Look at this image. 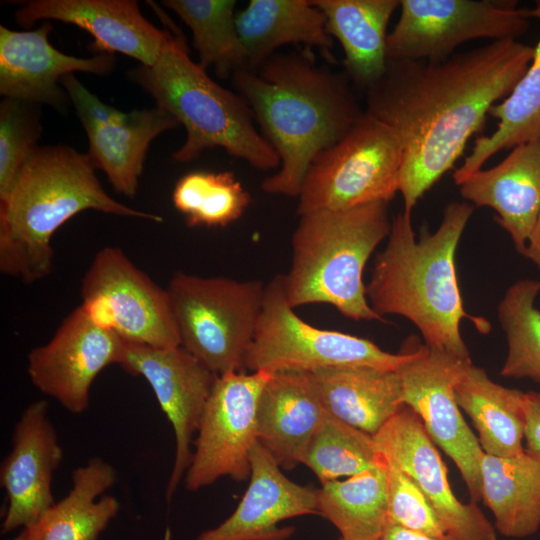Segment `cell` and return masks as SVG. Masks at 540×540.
Segmentation results:
<instances>
[{"instance_id": "cell-1", "label": "cell", "mask_w": 540, "mask_h": 540, "mask_svg": "<svg viewBox=\"0 0 540 540\" xmlns=\"http://www.w3.org/2000/svg\"><path fill=\"white\" fill-rule=\"evenodd\" d=\"M534 47L516 39L491 41L441 61L388 59L365 90L364 111L389 126L403 149L399 192L404 211L463 154L482 131L490 109L524 75Z\"/></svg>"}, {"instance_id": "cell-2", "label": "cell", "mask_w": 540, "mask_h": 540, "mask_svg": "<svg viewBox=\"0 0 540 540\" xmlns=\"http://www.w3.org/2000/svg\"><path fill=\"white\" fill-rule=\"evenodd\" d=\"M231 78L280 159L261 184L267 194L298 197L314 159L365 112L347 78L318 67L309 55L276 52Z\"/></svg>"}, {"instance_id": "cell-3", "label": "cell", "mask_w": 540, "mask_h": 540, "mask_svg": "<svg viewBox=\"0 0 540 540\" xmlns=\"http://www.w3.org/2000/svg\"><path fill=\"white\" fill-rule=\"evenodd\" d=\"M473 210L468 202L447 204L439 227L432 233L422 227L418 238L411 213L396 214L365 285L367 300L381 318L408 319L428 348L463 360L471 358L461 336L462 320L473 321L481 333L490 329L486 320L465 311L456 273V250Z\"/></svg>"}, {"instance_id": "cell-4", "label": "cell", "mask_w": 540, "mask_h": 540, "mask_svg": "<svg viewBox=\"0 0 540 540\" xmlns=\"http://www.w3.org/2000/svg\"><path fill=\"white\" fill-rule=\"evenodd\" d=\"M89 209L162 221L110 197L87 154L65 145L37 147L0 201L1 272L26 283L46 277L53 263L52 236Z\"/></svg>"}, {"instance_id": "cell-5", "label": "cell", "mask_w": 540, "mask_h": 540, "mask_svg": "<svg viewBox=\"0 0 540 540\" xmlns=\"http://www.w3.org/2000/svg\"><path fill=\"white\" fill-rule=\"evenodd\" d=\"M167 30L152 66L139 65L130 77L170 113L186 131L173 159L185 163L208 149L221 148L255 169H278L280 159L254 125L245 100L215 82L188 51L183 33L158 4L147 1Z\"/></svg>"}, {"instance_id": "cell-6", "label": "cell", "mask_w": 540, "mask_h": 540, "mask_svg": "<svg viewBox=\"0 0 540 540\" xmlns=\"http://www.w3.org/2000/svg\"><path fill=\"white\" fill-rule=\"evenodd\" d=\"M387 202L300 216L291 238L292 258L283 274L289 304H329L352 320L384 321L370 306L363 270L389 236Z\"/></svg>"}, {"instance_id": "cell-7", "label": "cell", "mask_w": 540, "mask_h": 540, "mask_svg": "<svg viewBox=\"0 0 540 540\" xmlns=\"http://www.w3.org/2000/svg\"><path fill=\"white\" fill-rule=\"evenodd\" d=\"M264 291L259 280L176 272L167 292L180 346L217 375L242 371Z\"/></svg>"}, {"instance_id": "cell-8", "label": "cell", "mask_w": 540, "mask_h": 540, "mask_svg": "<svg viewBox=\"0 0 540 540\" xmlns=\"http://www.w3.org/2000/svg\"><path fill=\"white\" fill-rule=\"evenodd\" d=\"M412 355L413 348L390 353L369 339L305 322L289 304L283 274H278L265 285L262 310L244 368L269 373H312L358 366L398 370Z\"/></svg>"}, {"instance_id": "cell-9", "label": "cell", "mask_w": 540, "mask_h": 540, "mask_svg": "<svg viewBox=\"0 0 540 540\" xmlns=\"http://www.w3.org/2000/svg\"><path fill=\"white\" fill-rule=\"evenodd\" d=\"M403 149L395 132L364 114L311 163L298 195L299 216L389 203L399 192Z\"/></svg>"}, {"instance_id": "cell-10", "label": "cell", "mask_w": 540, "mask_h": 540, "mask_svg": "<svg viewBox=\"0 0 540 540\" xmlns=\"http://www.w3.org/2000/svg\"><path fill=\"white\" fill-rule=\"evenodd\" d=\"M80 307L125 343L180 346L167 289L137 268L120 248L104 247L84 274Z\"/></svg>"}, {"instance_id": "cell-11", "label": "cell", "mask_w": 540, "mask_h": 540, "mask_svg": "<svg viewBox=\"0 0 540 540\" xmlns=\"http://www.w3.org/2000/svg\"><path fill=\"white\" fill-rule=\"evenodd\" d=\"M527 9L505 0H400L387 36L388 59L441 61L465 42L516 39L530 26Z\"/></svg>"}, {"instance_id": "cell-12", "label": "cell", "mask_w": 540, "mask_h": 540, "mask_svg": "<svg viewBox=\"0 0 540 540\" xmlns=\"http://www.w3.org/2000/svg\"><path fill=\"white\" fill-rule=\"evenodd\" d=\"M270 375L260 370L217 376L184 476L187 490L197 491L222 477L249 479L251 451L258 442L257 404Z\"/></svg>"}, {"instance_id": "cell-13", "label": "cell", "mask_w": 540, "mask_h": 540, "mask_svg": "<svg viewBox=\"0 0 540 540\" xmlns=\"http://www.w3.org/2000/svg\"><path fill=\"white\" fill-rule=\"evenodd\" d=\"M472 362L428 348H413L397 373L401 401L421 419L428 435L456 464L472 502L481 500V458L478 438L466 424L455 398V384Z\"/></svg>"}, {"instance_id": "cell-14", "label": "cell", "mask_w": 540, "mask_h": 540, "mask_svg": "<svg viewBox=\"0 0 540 540\" xmlns=\"http://www.w3.org/2000/svg\"><path fill=\"white\" fill-rule=\"evenodd\" d=\"M119 365L148 382L173 428L175 457L165 491L169 502L190 464L193 436L218 375L181 346L154 348L124 342Z\"/></svg>"}, {"instance_id": "cell-15", "label": "cell", "mask_w": 540, "mask_h": 540, "mask_svg": "<svg viewBox=\"0 0 540 540\" xmlns=\"http://www.w3.org/2000/svg\"><path fill=\"white\" fill-rule=\"evenodd\" d=\"M123 346V340L79 306L46 344L29 352L27 372L39 391L70 413L81 414L89 406L94 380L109 365H119Z\"/></svg>"}, {"instance_id": "cell-16", "label": "cell", "mask_w": 540, "mask_h": 540, "mask_svg": "<svg viewBox=\"0 0 540 540\" xmlns=\"http://www.w3.org/2000/svg\"><path fill=\"white\" fill-rule=\"evenodd\" d=\"M377 449L420 488L444 527L448 540H497L495 527L477 503L453 493L446 466L421 419L403 406L375 435Z\"/></svg>"}, {"instance_id": "cell-17", "label": "cell", "mask_w": 540, "mask_h": 540, "mask_svg": "<svg viewBox=\"0 0 540 540\" xmlns=\"http://www.w3.org/2000/svg\"><path fill=\"white\" fill-rule=\"evenodd\" d=\"M62 459L47 401L31 403L13 429L11 449L1 464L0 483L8 500L2 533L37 523L55 505L53 474Z\"/></svg>"}, {"instance_id": "cell-18", "label": "cell", "mask_w": 540, "mask_h": 540, "mask_svg": "<svg viewBox=\"0 0 540 540\" xmlns=\"http://www.w3.org/2000/svg\"><path fill=\"white\" fill-rule=\"evenodd\" d=\"M51 30L49 21L28 31L0 26V94L62 112L69 99L60 83L62 77L75 72L107 75L115 66V57L67 55L50 43Z\"/></svg>"}, {"instance_id": "cell-19", "label": "cell", "mask_w": 540, "mask_h": 540, "mask_svg": "<svg viewBox=\"0 0 540 540\" xmlns=\"http://www.w3.org/2000/svg\"><path fill=\"white\" fill-rule=\"evenodd\" d=\"M15 19L23 27L38 20L73 24L93 37L94 55L121 53L144 66L157 61L167 35L142 15L135 0H34L17 10Z\"/></svg>"}, {"instance_id": "cell-20", "label": "cell", "mask_w": 540, "mask_h": 540, "mask_svg": "<svg viewBox=\"0 0 540 540\" xmlns=\"http://www.w3.org/2000/svg\"><path fill=\"white\" fill-rule=\"evenodd\" d=\"M249 485L234 512L195 540H286L291 528L279 523L318 514L316 489L291 481L258 442L251 451Z\"/></svg>"}, {"instance_id": "cell-21", "label": "cell", "mask_w": 540, "mask_h": 540, "mask_svg": "<svg viewBox=\"0 0 540 540\" xmlns=\"http://www.w3.org/2000/svg\"><path fill=\"white\" fill-rule=\"evenodd\" d=\"M326 414L311 372L271 373L257 404V441L282 469H293Z\"/></svg>"}, {"instance_id": "cell-22", "label": "cell", "mask_w": 540, "mask_h": 540, "mask_svg": "<svg viewBox=\"0 0 540 540\" xmlns=\"http://www.w3.org/2000/svg\"><path fill=\"white\" fill-rule=\"evenodd\" d=\"M458 186L472 205L497 213L495 221L523 255L540 213V137L512 148L496 166L479 169Z\"/></svg>"}, {"instance_id": "cell-23", "label": "cell", "mask_w": 540, "mask_h": 540, "mask_svg": "<svg viewBox=\"0 0 540 540\" xmlns=\"http://www.w3.org/2000/svg\"><path fill=\"white\" fill-rule=\"evenodd\" d=\"M340 43L348 78L366 90L384 74L388 62L387 26L400 0H312Z\"/></svg>"}, {"instance_id": "cell-24", "label": "cell", "mask_w": 540, "mask_h": 540, "mask_svg": "<svg viewBox=\"0 0 540 540\" xmlns=\"http://www.w3.org/2000/svg\"><path fill=\"white\" fill-rule=\"evenodd\" d=\"M236 26L246 68L258 67L288 44L319 48L331 56L333 40L326 18L312 0H250L236 13Z\"/></svg>"}, {"instance_id": "cell-25", "label": "cell", "mask_w": 540, "mask_h": 540, "mask_svg": "<svg viewBox=\"0 0 540 540\" xmlns=\"http://www.w3.org/2000/svg\"><path fill=\"white\" fill-rule=\"evenodd\" d=\"M312 375L325 411L371 436L404 406L397 370L358 366Z\"/></svg>"}, {"instance_id": "cell-26", "label": "cell", "mask_w": 540, "mask_h": 540, "mask_svg": "<svg viewBox=\"0 0 540 540\" xmlns=\"http://www.w3.org/2000/svg\"><path fill=\"white\" fill-rule=\"evenodd\" d=\"M455 398L478 431L484 453L497 457L525 453V392L494 382L470 362L455 384Z\"/></svg>"}, {"instance_id": "cell-27", "label": "cell", "mask_w": 540, "mask_h": 540, "mask_svg": "<svg viewBox=\"0 0 540 540\" xmlns=\"http://www.w3.org/2000/svg\"><path fill=\"white\" fill-rule=\"evenodd\" d=\"M179 125L176 118L158 106L135 109L121 122L86 131L87 155L94 168L105 173L115 191L133 198L151 142Z\"/></svg>"}, {"instance_id": "cell-28", "label": "cell", "mask_w": 540, "mask_h": 540, "mask_svg": "<svg viewBox=\"0 0 540 540\" xmlns=\"http://www.w3.org/2000/svg\"><path fill=\"white\" fill-rule=\"evenodd\" d=\"M481 500L492 512L495 529L524 538L540 527V463L526 452L513 457L484 453Z\"/></svg>"}, {"instance_id": "cell-29", "label": "cell", "mask_w": 540, "mask_h": 540, "mask_svg": "<svg viewBox=\"0 0 540 540\" xmlns=\"http://www.w3.org/2000/svg\"><path fill=\"white\" fill-rule=\"evenodd\" d=\"M316 496L318 514L337 528L341 540H380L388 523L385 458L344 480L323 483Z\"/></svg>"}, {"instance_id": "cell-30", "label": "cell", "mask_w": 540, "mask_h": 540, "mask_svg": "<svg viewBox=\"0 0 540 540\" xmlns=\"http://www.w3.org/2000/svg\"><path fill=\"white\" fill-rule=\"evenodd\" d=\"M528 14L540 20V1ZM489 115L499 120L497 128L488 136L477 137L471 152L453 173L456 185L481 169L494 154L540 137V38L526 72Z\"/></svg>"}, {"instance_id": "cell-31", "label": "cell", "mask_w": 540, "mask_h": 540, "mask_svg": "<svg viewBox=\"0 0 540 540\" xmlns=\"http://www.w3.org/2000/svg\"><path fill=\"white\" fill-rule=\"evenodd\" d=\"M116 478L113 466L100 457L74 469L69 493L47 512L43 540H98L120 509L114 496L103 495Z\"/></svg>"}, {"instance_id": "cell-32", "label": "cell", "mask_w": 540, "mask_h": 540, "mask_svg": "<svg viewBox=\"0 0 540 540\" xmlns=\"http://www.w3.org/2000/svg\"><path fill=\"white\" fill-rule=\"evenodd\" d=\"M235 0H165L191 30L199 65L212 66L222 79L246 68V54L236 26Z\"/></svg>"}, {"instance_id": "cell-33", "label": "cell", "mask_w": 540, "mask_h": 540, "mask_svg": "<svg viewBox=\"0 0 540 540\" xmlns=\"http://www.w3.org/2000/svg\"><path fill=\"white\" fill-rule=\"evenodd\" d=\"M539 293V280L520 279L506 290L497 312L508 347L501 375L540 384V310L535 305Z\"/></svg>"}, {"instance_id": "cell-34", "label": "cell", "mask_w": 540, "mask_h": 540, "mask_svg": "<svg viewBox=\"0 0 540 540\" xmlns=\"http://www.w3.org/2000/svg\"><path fill=\"white\" fill-rule=\"evenodd\" d=\"M172 201L190 227H225L244 214L251 196L233 172L197 170L177 181Z\"/></svg>"}, {"instance_id": "cell-35", "label": "cell", "mask_w": 540, "mask_h": 540, "mask_svg": "<svg viewBox=\"0 0 540 540\" xmlns=\"http://www.w3.org/2000/svg\"><path fill=\"white\" fill-rule=\"evenodd\" d=\"M381 458L373 436L326 414L304 459L321 484L349 477Z\"/></svg>"}, {"instance_id": "cell-36", "label": "cell", "mask_w": 540, "mask_h": 540, "mask_svg": "<svg viewBox=\"0 0 540 540\" xmlns=\"http://www.w3.org/2000/svg\"><path fill=\"white\" fill-rule=\"evenodd\" d=\"M39 105L4 98L0 104V201L8 195L18 173L38 147L41 135Z\"/></svg>"}, {"instance_id": "cell-37", "label": "cell", "mask_w": 540, "mask_h": 540, "mask_svg": "<svg viewBox=\"0 0 540 540\" xmlns=\"http://www.w3.org/2000/svg\"><path fill=\"white\" fill-rule=\"evenodd\" d=\"M385 460L388 522L447 539L443 525L420 488L393 461Z\"/></svg>"}, {"instance_id": "cell-38", "label": "cell", "mask_w": 540, "mask_h": 540, "mask_svg": "<svg viewBox=\"0 0 540 540\" xmlns=\"http://www.w3.org/2000/svg\"><path fill=\"white\" fill-rule=\"evenodd\" d=\"M85 131L123 121L127 113L102 102L70 73L60 81Z\"/></svg>"}, {"instance_id": "cell-39", "label": "cell", "mask_w": 540, "mask_h": 540, "mask_svg": "<svg viewBox=\"0 0 540 540\" xmlns=\"http://www.w3.org/2000/svg\"><path fill=\"white\" fill-rule=\"evenodd\" d=\"M525 452L540 463V392H525Z\"/></svg>"}, {"instance_id": "cell-40", "label": "cell", "mask_w": 540, "mask_h": 540, "mask_svg": "<svg viewBox=\"0 0 540 540\" xmlns=\"http://www.w3.org/2000/svg\"><path fill=\"white\" fill-rule=\"evenodd\" d=\"M380 540H448L388 522Z\"/></svg>"}, {"instance_id": "cell-41", "label": "cell", "mask_w": 540, "mask_h": 540, "mask_svg": "<svg viewBox=\"0 0 540 540\" xmlns=\"http://www.w3.org/2000/svg\"><path fill=\"white\" fill-rule=\"evenodd\" d=\"M523 255L540 268V213L530 233Z\"/></svg>"}, {"instance_id": "cell-42", "label": "cell", "mask_w": 540, "mask_h": 540, "mask_svg": "<svg viewBox=\"0 0 540 540\" xmlns=\"http://www.w3.org/2000/svg\"><path fill=\"white\" fill-rule=\"evenodd\" d=\"M47 530V513L37 523L23 528L22 532L9 540H43Z\"/></svg>"}, {"instance_id": "cell-43", "label": "cell", "mask_w": 540, "mask_h": 540, "mask_svg": "<svg viewBox=\"0 0 540 540\" xmlns=\"http://www.w3.org/2000/svg\"><path fill=\"white\" fill-rule=\"evenodd\" d=\"M339 540H341V539H339Z\"/></svg>"}]
</instances>
